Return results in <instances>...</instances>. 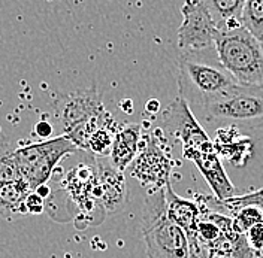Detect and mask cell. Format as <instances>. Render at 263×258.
<instances>
[{
    "mask_svg": "<svg viewBox=\"0 0 263 258\" xmlns=\"http://www.w3.org/2000/svg\"><path fill=\"white\" fill-rule=\"evenodd\" d=\"M196 118L208 126L256 130L263 127V88L242 87L197 109Z\"/></svg>",
    "mask_w": 263,
    "mask_h": 258,
    "instance_id": "obj_4",
    "label": "cell"
},
{
    "mask_svg": "<svg viewBox=\"0 0 263 258\" xmlns=\"http://www.w3.org/2000/svg\"><path fill=\"white\" fill-rule=\"evenodd\" d=\"M164 205L166 213L172 223H175L187 234V237L196 233L200 221V209L195 200L180 197L174 191L171 182L164 187Z\"/></svg>",
    "mask_w": 263,
    "mask_h": 258,
    "instance_id": "obj_12",
    "label": "cell"
},
{
    "mask_svg": "<svg viewBox=\"0 0 263 258\" xmlns=\"http://www.w3.org/2000/svg\"><path fill=\"white\" fill-rule=\"evenodd\" d=\"M214 48L220 65L239 85L263 88V49L251 33L244 27L218 32Z\"/></svg>",
    "mask_w": 263,
    "mask_h": 258,
    "instance_id": "obj_2",
    "label": "cell"
},
{
    "mask_svg": "<svg viewBox=\"0 0 263 258\" xmlns=\"http://www.w3.org/2000/svg\"><path fill=\"white\" fill-rule=\"evenodd\" d=\"M182 23L178 29V48L182 54H196L214 48L218 29L205 0H189L181 8Z\"/></svg>",
    "mask_w": 263,
    "mask_h": 258,
    "instance_id": "obj_8",
    "label": "cell"
},
{
    "mask_svg": "<svg viewBox=\"0 0 263 258\" xmlns=\"http://www.w3.org/2000/svg\"><path fill=\"white\" fill-rule=\"evenodd\" d=\"M32 193L23 179L0 185V218L11 221L30 215L27 209V199Z\"/></svg>",
    "mask_w": 263,
    "mask_h": 258,
    "instance_id": "obj_14",
    "label": "cell"
},
{
    "mask_svg": "<svg viewBox=\"0 0 263 258\" xmlns=\"http://www.w3.org/2000/svg\"><path fill=\"white\" fill-rule=\"evenodd\" d=\"M160 124L166 137L172 136L181 142L184 158L193 162L200 154L215 152L213 141L200 126L190 106L180 96L162 112Z\"/></svg>",
    "mask_w": 263,
    "mask_h": 258,
    "instance_id": "obj_6",
    "label": "cell"
},
{
    "mask_svg": "<svg viewBox=\"0 0 263 258\" xmlns=\"http://www.w3.org/2000/svg\"><path fill=\"white\" fill-rule=\"evenodd\" d=\"M142 234L148 258H190L187 234L166 213L164 188L148 191L142 210Z\"/></svg>",
    "mask_w": 263,
    "mask_h": 258,
    "instance_id": "obj_3",
    "label": "cell"
},
{
    "mask_svg": "<svg viewBox=\"0 0 263 258\" xmlns=\"http://www.w3.org/2000/svg\"><path fill=\"white\" fill-rule=\"evenodd\" d=\"M260 45H262V49H263V39H262V42H260Z\"/></svg>",
    "mask_w": 263,
    "mask_h": 258,
    "instance_id": "obj_25",
    "label": "cell"
},
{
    "mask_svg": "<svg viewBox=\"0 0 263 258\" xmlns=\"http://www.w3.org/2000/svg\"><path fill=\"white\" fill-rule=\"evenodd\" d=\"M159 108H160V103L157 102V100H149L147 103V112H151V113H156L159 112Z\"/></svg>",
    "mask_w": 263,
    "mask_h": 258,
    "instance_id": "obj_23",
    "label": "cell"
},
{
    "mask_svg": "<svg viewBox=\"0 0 263 258\" xmlns=\"http://www.w3.org/2000/svg\"><path fill=\"white\" fill-rule=\"evenodd\" d=\"M218 32H230L242 27L241 16L246 0H205Z\"/></svg>",
    "mask_w": 263,
    "mask_h": 258,
    "instance_id": "obj_15",
    "label": "cell"
},
{
    "mask_svg": "<svg viewBox=\"0 0 263 258\" xmlns=\"http://www.w3.org/2000/svg\"><path fill=\"white\" fill-rule=\"evenodd\" d=\"M105 112L100 94L95 87L59 97L55 102V113L62 123L65 134Z\"/></svg>",
    "mask_w": 263,
    "mask_h": 258,
    "instance_id": "obj_9",
    "label": "cell"
},
{
    "mask_svg": "<svg viewBox=\"0 0 263 258\" xmlns=\"http://www.w3.org/2000/svg\"><path fill=\"white\" fill-rule=\"evenodd\" d=\"M193 163L196 164L199 172L202 173V176L205 177V181L211 187L217 200L226 202L236 195L235 193L236 190H235L233 184L230 182L220 157L215 152L200 154L193 160Z\"/></svg>",
    "mask_w": 263,
    "mask_h": 258,
    "instance_id": "obj_13",
    "label": "cell"
},
{
    "mask_svg": "<svg viewBox=\"0 0 263 258\" xmlns=\"http://www.w3.org/2000/svg\"><path fill=\"white\" fill-rule=\"evenodd\" d=\"M259 193H260V195L263 197V188H260V190H259Z\"/></svg>",
    "mask_w": 263,
    "mask_h": 258,
    "instance_id": "obj_24",
    "label": "cell"
},
{
    "mask_svg": "<svg viewBox=\"0 0 263 258\" xmlns=\"http://www.w3.org/2000/svg\"><path fill=\"white\" fill-rule=\"evenodd\" d=\"M190 258H232L221 254V252H217L211 249L208 245H205L203 242H195L190 243Z\"/></svg>",
    "mask_w": 263,
    "mask_h": 258,
    "instance_id": "obj_21",
    "label": "cell"
},
{
    "mask_svg": "<svg viewBox=\"0 0 263 258\" xmlns=\"http://www.w3.org/2000/svg\"><path fill=\"white\" fill-rule=\"evenodd\" d=\"M27 209H29L30 215L41 213L44 210V197H41L36 191L30 194L29 199H27Z\"/></svg>",
    "mask_w": 263,
    "mask_h": 258,
    "instance_id": "obj_22",
    "label": "cell"
},
{
    "mask_svg": "<svg viewBox=\"0 0 263 258\" xmlns=\"http://www.w3.org/2000/svg\"><path fill=\"white\" fill-rule=\"evenodd\" d=\"M95 199L108 212L121 209L126 200V181L123 172L117 170L111 162H96V188Z\"/></svg>",
    "mask_w": 263,
    "mask_h": 258,
    "instance_id": "obj_10",
    "label": "cell"
},
{
    "mask_svg": "<svg viewBox=\"0 0 263 258\" xmlns=\"http://www.w3.org/2000/svg\"><path fill=\"white\" fill-rule=\"evenodd\" d=\"M169 141L162 129H156L144 133L142 146L132 163V176H135L141 184L149 187L151 190H162L171 181L172 172V157Z\"/></svg>",
    "mask_w": 263,
    "mask_h": 258,
    "instance_id": "obj_7",
    "label": "cell"
},
{
    "mask_svg": "<svg viewBox=\"0 0 263 258\" xmlns=\"http://www.w3.org/2000/svg\"><path fill=\"white\" fill-rule=\"evenodd\" d=\"M239 84L220 65L215 48L182 54L178 60V96L192 112L235 91Z\"/></svg>",
    "mask_w": 263,
    "mask_h": 258,
    "instance_id": "obj_1",
    "label": "cell"
},
{
    "mask_svg": "<svg viewBox=\"0 0 263 258\" xmlns=\"http://www.w3.org/2000/svg\"><path fill=\"white\" fill-rule=\"evenodd\" d=\"M16 144L2 142L0 144V185L21 181L15 160Z\"/></svg>",
    "mask_w": 263,
    "mask_h": 258,
    "instance_id": "obj_19",
    "label": "cell"
},
{
    "mask_svg": "<svg viewBox=\"0 0 263 258\" xmlns=\"http://www.w3.org/2000/svg\"><path fill=\"white\" fill-rule=\"evenodd\" d=\"M75 144L67 136H57L52 139L18 144L15 160L21 179L29 185L33 193L45 187L57 164L65 157L77 152Z\"/></svg>",
    "mask_w": 263,
    "mask_h": 258,
    "instance_id": "obj_5",
    "label": "cell"
},
{
    "mask_svg": "<svg viewBox=\"0 0 263 258\" xmlns=\"http://www.w3.org/2000/svg\"><path fill=\"white\" fill-rule=\"evenodd\" d=\"M242 27L259 42L263 39V0H246L241 16Z\"/></svg>",
    "mask_w": 263,
    "mask_h": 258,
    "instance_id": "obj_18",
    "label": "cell"
},
{
    "mask_svg": "<svg viewBox=\"0 0 263 258\" xmlns=\"http://www.w3.org/2000/svg\"><path fill=\"white\" fill-rule=\"evenodd\" d=\"M246 241L256 258H263V223L253 226L246 233Z\"/></svg>",
    "mask_w": 263,
    "mask_h": 258,
    "instance_id": "obj_20",
    "label": "cell"
},
{
    "mask_svg": "<svg viewBox=\"0 0 263 258\" xmlns=\"http://www.w3.org/2000/svg\"><path fill=\"white\" fill-rule=\"evenodd\" d=\"M117 131H118V126L112 120V116H109L105 121V124L90 139L87 151H91L96 157H106V155H109L111 149H112V144H114V137Z\"/></svg>",
    "mask_w": 263,
    "mask_h": 258,
    "instance_id": "obj_17",
    "label": "cell"
},
{
    "mask_svg": "<svg viewBox=\"0 0 263 258\" xmlns=\"http://www.w3.org/2000/svg\"><path fill=\"white\" fill-rule=\"evenodd\" d=\"M214 151L220 157V160L223 157V158L229 160L233 166L241 167V166H246L253 154V141L247 136H242L241 139L228 144V145L214 144Z\"/></svg>",
    "mask_w": 263,
    "mask_h": 258,
    "instance_id": "obj_16",
    "label": "cell"
},
{
    "mask_svg": "<svg viewBox=\"0 0 263 258\" xmlns=\"http://www.w3.org/2000/svg\"><path fill=\"white\" fill-rule=\"evenodd\" d=\"M144 127L141 124H124L115 133L109 162L117 170L123 172L130 166L141 151Z\"/></svg>",
    "mask_w": 263,
    "mask_h": 258,
    "instance_id": "obj_11",
    "label": "cell"
}]
</instances>
